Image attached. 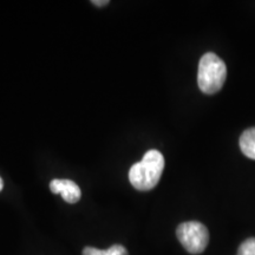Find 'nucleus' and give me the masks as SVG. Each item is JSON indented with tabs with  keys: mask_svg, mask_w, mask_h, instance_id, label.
Listing matches in <instances>:
<instances>
[{
	"mask_svg": "<svg viewBox=\"0 0 255 255\" xmlns=\"http://www.w3.org/2000/svg\"><path fill=\"white\" fill-rule=\"evenodd\" d=\"M237 255H255V238L247 239L240 245Z\"/></svg>",
	"mask_w": 255,
	"mask_h": 255,
	"instance_id": "obj_7",
	"label": "nucleus"
},
{
	"mask_svg": "<svg viewBox=\"0 0 255 255\" xmlns=\"http://www.w3.org/2000/svg\"><path fill=\"white\" fill-rule=\"evenodd\" d=\"M164 169V157L156 149L146 151L141 162L130 168L129 180L137 190L146 191L156 187Z\"/></svg>",
	"mask_w": 255,
	"mask_h": 255,
	"instance_id": "obj_1",
	"label": "nucleus"
},
{
	"mask_svg": "<svg viewBox=\"0 0 255 255\" xmlns=\"http://www.w3.org/2000/svg\"><path fill=\"white\" fill-rule=\"evenodd\" d=\"M176 235L184 250L190 254H201L208 246L209 232L201 222L181 223L176 229Z\"/></svg>",
	"mask_w": 255,
	"mask_h": 255,
	"instance_id": "obj_3",
	"label": "nucleus"
},
{
	"mask_svg": "<svg viewBox=\"0 0 255 255\" xmlns=\"http://www.w3.org/2000/svg\"><path fill=\"white\" fill-rule=\"evenodd\" d=\"M50 189L53 194H60L68 203L78 202L82 196L79 187L71 180H60V178L52 180L50 183Z\"/></svg>",
	"mask_w": 255,
	"mask_h": 255,
	"instance_id": "obj_4",
	"label": "nucleus"
},
{
	"mask_svg": "<svg viewBox=\"0 0 255 255\" xmlns=\"http://www.w3.org/2000/svg\"><path fill=\"white\" fill-rule=\"evenodd\" d=\"M240 149L248 158L255 159V128L245 130L240 137Z\"/></svg>",
	"mask_w": 255,
	"mask_h": 255,
	"instance_id": "obj_5",
	"label": "nucleus"
},
{
	"mask_svg": "<svg viewBox=\"0 0 255 255\" xmlns=\"http://www.w3.org/2000/svg\"><path fill=\"white\" fill-rule=\"evenodd\" d=\"M92 4L97 5V6H103V5L109 4V1H108V0H102V1H97V0H94V1H92Z\"/></svg>",
	"mask_w": 255,
	"mask_h": 255,
	"instance_id": "obj_8",
	"label": "nucleus"
},
{
	"mask_svg": "<svg viewBox=\"0 0 255 255\" xmlns=\"http://www.w3.org/2000/svg\"><path fill=\"white\" fill-rule=\"evenodd\" d=\"M83 255H129L127 248L122 245H114L109 250H97L94 247H85L83 250Z\"/></svg>",
	"mask_w": 255,
	"mask_h": 255,
	"instance_id": "obj_6",
	"label": "nucleus"
},
{
	"mask_svg": "<svg viewBox=\"0 0 255 255\" xmlns=\"http://www.w3.org/2000/svg\"><path fill=\"white\" fill-rule=\"evenodd\" d=\"M2 188H4V182H2L1 177H0V191L2 190Z\"/></svg>",
	"mask_w": 255,
	"mask_h": 255,
	"instance_id": "obj_9",
	"label": "nucleus"
},
{
	"mask_svg": "<svg viewBox=\"0 0 255 255\" xmlns=\"http://www.w3.org/2000/svg\"><path fill=\"white\" fill-rule=\"evenodd\" d=\"M227 78V66L218 55L207 52L201 57L197 83L203 94L213 95L221 90Z\"/></svg>",
	"mask_w": 255,
	"mask_h": 255,
	"instance_id": "obj_2",
	"label": "nucleus"
}]
</instances>
